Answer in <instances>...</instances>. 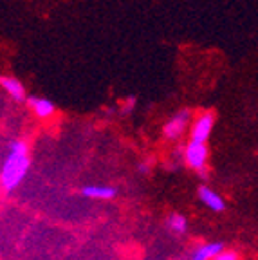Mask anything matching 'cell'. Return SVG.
Masks as SVG:
<instances>
[{"instance_id": "cell-11", "label": "cell", "mask_w": 258, "mask_h": 260, "mask_svg": "<svg viewBox=\"0 0 258 260\" xmlns=\"http://www.w3.org/2000/svg\"><path fill=\"white\" fill-rule=\"evenodd\" d=\"M213 260H238V255L235 251H224V249H222Z\"/></svg>"}, {"instance_id": "cell-3", "label": "cell", "mask_w": 258, "mask_h": 260, "mask_svg": "<svg viewBox=\"0 0 258 260\" xmlns=\"http://www.w3.org/2000/svg\"><path fill=\"white\" fill-rule=\"evenodd\" d=\"M190 119H191V112L188 109L179 110L177 114H174V116L165 123V126H163V134H165V138L166 139H179L182 134H184V130L188 128V125H190Z\"/></svg>"}, {"instance_id": "cell-6", "label": "cell", "mask_w": 258, "mask_h": 260, "mask_svg": "<svg viewBox=\"0 0 258 260\" xmlns=\"http://www.w3.org/2000/svg\"><path fill=\"white\" fill-rule=\"evenodd\" d=\"M0 85L8 92V96L11 100H15L16 103L25 102V87L22 85L20 80H16L13 76H2L0 78Z\"/></svg>"}, {"instance_id": "cell-12", "label": "cell", "mask_w": 258, "mask_h": 260, "mask_svg": "<svg viewBox=\"0 0 258 260\" xmlns=\"http://www.w3.org/2000/svg\"><path fill=\"white\" fill-rule=\"evenodd\" d=\"M139 172H148V165H139Z\"/></svg>"}, {"instance_id": "cell-9", "label": "cell", "mask_w": 258, "mask_h": 260, "mask_svg": "<svg viewBox=\"0 0 258 260\" xmlns=\"http://www.w3.org/2000/svg\"><path fill=\"white\" fill-rule=\"evenodd\" d=\"M81 195H83V197H89V199L105 201V199H112L114 195H116V188H112V186H85L83 190H81Z\"/></svg>"}, {"instance_id": "cell-7", "label": "cell", "mask_w": 258, "mask_h": 260, "mask_svg": "<svg viewBox=\"0 0 258 260\" xmlns=\"http://www.w3.org/2000/svg\"><path fill=\"white\" fill-rule=\"evenodd\" d=\"M197 193H199V199H201L206 206L210 208L211 211H224L226 210V203H224V199H222L220 195H218L215 190H211V188L199 186Z\"/></svg>"}, {"instance_id": "cell-10", "label": "cell", "mask_w": 258, "mask_h": 260, "mask_svg": "<svg viewBox=\"0 0 258 260\" xmlns=\"http://www.w3.org/2000/svg\"><path fill=\"white\" fill-rule=\"evenodd\" d=\"M166 228L175 235H182L188 232V219L181 213H172L166 217Z\"/></svg>"}, {"instance_id": "cell-5", "label": "cell", "mask_w": 258, "mask_h": 260, "mask_svg": "<svg viewBox=\"0 0 258 260\" xmlns=\"http://www.w3.org/2000/svg\"><path fill=\"white\" fill-rule=\"evenodd\" d=\"M27 105L31 107V110L35 112V116L40 118V119L51 118V116L56 112V105H54L51 100H47V98L31 96V98H27Z\"/></svg>"}, {"instance_id": "cell-4", "label": "cell", "mask_w": 258, "mask_h": 260, "mask_svg": "<svg viewBox=\"0 0 258 260\" xmlns=\"http://www.w3.org/2000/svg\"><path fill=\"white\" fill-rule=\"evenodd\" d=\"M213 126H215V114L211 110L201 112L194 119V125H191V141L206 143L208 138H210Z\"/></svg>"}, {"instance_id": "cell-2", "label": "cell", "mask_w": 258, "mask_h": 260, "mask_svg": "<svg viewBox=\"0 0 258 260\" xmlns=\"http://www.w3.org/2000/svg\"><path fill=\"white\" fill-rule=\"evenodd\" d=\"M184 161L191 170L204 174L206 167H208V146L206 143L190 141L184 150Z\"/></svg>"}, {"instance_id": "cell-8", "label": "cell", "mask_w": 258, "mask_h": 260, "mask_svg": "<svg viewBox=\"0 0 258 260\" xmlns=\"http://www.w3.org/2000/svg\"><path fill=\"white\" fill-rule=\"evenodd\" d=\"M224 249L220 242H210V244H202L191 253V258L190 260H213L218 253Z\"/></svg>"}, {"instance_id": "cell-1", "label": "cell", "mask_w": 258, "mask_h": 260, "mask_svg": "<svg viewBox=\"0 0 258 260\" xmlns=\"http://www.w3.org/2000/svg\"><path fill=\"white\" fill-rule=\"evenodd\" d=\"M31 167L27 143L22 139H13L8 145V154L0 168V184L4 191H13L20 186Z\"/></svg>"}]
</instances>
